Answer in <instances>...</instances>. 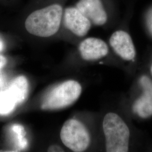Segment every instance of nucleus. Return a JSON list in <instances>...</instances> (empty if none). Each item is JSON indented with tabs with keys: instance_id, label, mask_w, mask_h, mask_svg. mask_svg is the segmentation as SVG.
I'll return each instance as SVG.
<instances>
[{
	"instance_id": "nucleus-1",
	"label": "nucleus",
	"mask_w": 152,
	"mask_h": 152,
	"mask_svg": "<svg viewBox=\"0 0 152 152\" xmlns=\"http://www.w3.org/2000/svg\"><path fill=\"white\" fill-rule=\"evenodd\" d=\"M62 16V6L53 4L33 11L28 16L25 27L28 32L33 35L49 37L59 31Z\"/></svg>"
},
{
	"instance_id": "nucleus-2",
	"label": "nucleus",
	"mask_w": 152,
	"mask_h": 152,
	"mask_svg": "<svg viewBox=\"0 0 152 152\" xmlns=\"http://www.w3.org/2000/svg\"><path fill=\"white\" fill-rule=\"evenodd\" d=\"M104 134L108 152H126L129 150L130 132L118 114L108 113L104 118Z\"/></svg>"
},
{
	"instance_id": "nucleus-3",
	"label": "nucleus",
	"mask_w": 152,
	"mask_h": 152,
	"mask_svg": "<svg viewBox=\"0 0 152 152\" xmlns=\"http://www.w3.org/2000/svg\"><path fill=\"white\" fill-rule=\"evenodd\" d=\"M81 92V85L79 82L74 80L64 82L48 93L41 108L50 110L65 108L76 102Z\"/></svg>"
},
{
	"instance_id": "nucleus-4",
	"label": "nucleus",
	"mask_w": 152,
	"mask_h": 152,
	"mask_svg": "<svg viewBox=\"0 0 152 152\" xmlns=\"http://www.w3.org/2000/svg\"><path fill=\"white\" fill-rule=\"evenodd\" d=\"M60 138L66 147L75 152L86 150L91 140L86 127L75 119H70L65 122L60 131Z\"/></svg>"
},
{
	"instance_id": "nucleus-5",
	"label": "nucleus",
	"mask_w": 152,
	"mask_h": 152,
	"mask_svg": "<svg viewBox=\"0 0 152 152\" xmlns=\"http://www.w3.org/2000/svg\"><path fill=\"white\" fill-rule=\"evenodd\" d=\"M64 24L76 36L83 37L89 31L91 23L77 7H69L64 11Z\"/></svg>"
},
{
	"instance_id": "nucleus-6",
	"label": "nucleus",
	"mask_w": 152,
	"mask_h": 152,
	"mask_svg": "<svg viewBox=\"0 0 152 152\" xmlns=\"http://www.w3.org/2000/svg\"><path fill=\"white\" fill-rule=\"evenodd\" d=\"M109 43L115 53L125 60H132L136 55V51L132 38L128 33L118 31L112 34Z\"/></svg>"
},
{
	"instance_id": "nucleus-7",
	"label": "nucleus",
	"mask_w": 152,
	"mask_h": 152,
	"mask_svg": "<svg viewBox=\"0 0 152 152\" xmlns=\"http://www.w3.org/2000/svg\"><path fill=\"white\" fill-rule=\"evenodd\" d=\"M76 7L94 25L103 26L107 22V14L101 0H80Z\"/></svg>"
},
{
	"instance_id": "nucleus-8",
	"label": "nucleus",
	"mask_w": 152,
	"mask_h": 152,
	"mask_svg": "<svg viewBox=\"0 0 152 152\" xmlns=\"http://www.w3.org/2000/svg\"><path fill=\"white\" fill-rule=\"evenodd\" d=\"M140 83L143 92L133 105L135 113L142 118H147L152 115V81L147 76H141Z\"/></svg>"
},
{
	"instance_id": "nucleus-9",
	"label": "nucleus",
	"mask_w": 152,
	"mask_h": 152,
	"mask_svg": "<svg viewBox=\"0 0 152 152\" xmlns=\"http://www.w3.org/2000/svg\"><path fill=\"white\" fill-rule=\"evenodd\" d=\"M79 51L84 60H98L108 53V47L101 39L95 37L86 38L80 44Z\"/></svg>"
},
{
	"instance_id": "nucleus-10",
	"label": "nucleus",
	"mask_w": 152,
	"mask_h": 152,
	"mask_svg": "<svg viewBox=\"0 0 152 152\" xmlns=\"http://www.w3.org/2000/svg\"><path fill=\"white\" fill-rule=\"evenodd\" d=\"M28 87L27 78L24 76H19L11 82L7 90L14 99L16 104H20L27 98Z\"/></svg>"
},
{
	"instance_id": "nucleus-11",
	"label": "nucleus",
	"mask_w": 152,
	"mask_h": 152,
	"mask_svg": "<svg viewBox=\"0 0 152 152\" xmlns=\"http://www.w3.org/2000/svg\"><path fill=\"white\" fill-rule=\"evenodd\" d=\"M16 105L14 99L7 90L0 92V114L6 115L10 113Z\"/></svg>"
},
{
	"instance_id": "nucleus-12",
	"label": "nucleus",
	"mask_w": 152,
	"mask_h": 152,
	"mask_svg": "<svg viewBox=\"0 0 152 152\" xmlns=\"http://www.w3.org/2000/svg\"><path fill=\"white\" fill-rule=\"evenodd\" d=\"M11 129L15 134V142L18 145L17 146L20 149H25L27 146V140L24 138L26 132L23 127L20 125H15Z\"/></svg>"
},
{
	"instance_id": "nucleus-13",
	"label": "nucleus",
	"mask_w": 152,
	"mask_h": 152,
	"mask_svg": "<svg viewBox=\"0 0 152 152\" xmlns=\"http://www.w3.org/2000/svg\"><path fill=\"white\" fill-rule=\"evenodd\" d=\"M49 152H63V149L58 145H52L49 148Z\"/></svg>"
},
{
	"instance_id": "nucleus-14",
	"label": "nucleus",
	"mask_w": 152,
	"mask_h": 152,
	"mask_svg": "<svg viewBox=\"0 0 152 152\" xmlns=\"http://www.w3.org/2000/svg\"><path fill=\"white\" fill-rule=\"evenodd\" d=\"M6 63V59L2 55H0V70L2 69Z\"/></svg>"
},
{
	"instance_id": "nucleus-15",
	"label": "nucleus",
	"mask_w": 152,
	"mask_h": 152,
	"mask_svg": "<svg viewBox=\"0 0 152 152\" xmlns=\"http://www.w3.org/2000/svg\"><path fill=\"white\" fill-rule=\"evenodd\" d=\"M4 43L2 42V41L1 39L0 38V51H1L3 49H4Z\"/></svg>"
},
{
	"instance_id": "nucleus-16",
	"label": "nucleus",
	"mask_w": 152,
	"mask_h": 152,
	"mask_svg": "<svg viewBox=\"0 0 152 152\" xmlns=\"http://www.w3.org/2000/svg\"><path fill=\"white\" fill-rule=\"evenodd\" d=\"M1 83V77H0V84Z\"/></svg>"
},
{
	"instance_id": "nucleus-17",
	"label": "nucleus",
	"mask_w": 152,
	"mask_h": 152,
	"mask_svg": "<svg viewBox=\"0 0 152 152\" xmlns=\"http://www.w3.org/2000/svg\"><path fill=\"white\" fill-rule=\"evenodd\" d=\"M151 71H152V68H151Z\"/></svg>"
}]
</instances>
